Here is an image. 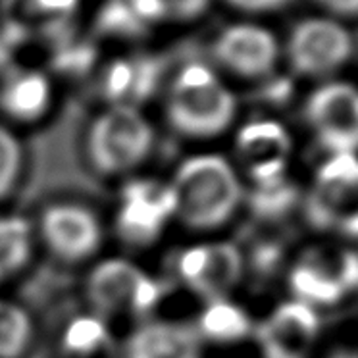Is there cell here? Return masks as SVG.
I'll return each mask as SVG.
<instances>
[{
    "mask_svg": "<svg viewBox=\"0 0 358 358\" xmlns=\"http://www.w3.org/2000/svg\"><path fill=\"white\" fill-rule=\"evenodd\" d=\"M168 183L176 203V220L195 231L226 226L245 196L234 164L212 152L189 156Z\"/></svg>",
    "mask_w": 358,
    "mask_h": 358,
    "instance_id": "6da1fadb",
    "label": "cell"
},
{
    "mask_svg": "<svg viewBox=\"0 0 358 358\" xmlns=\"http://www.w3.org/2000/svg\"><path fill=\"white\" fill-rule=\"evenodd\" d=\"M237 116V96L218 71L189 62L171 79L166 117L173 131L191 139H212L227 131Z\"/></svg>",
    "mask_w": 358,
    "mask_h": 358,
    "instance_id": "7a4b0ae2",
    "label": "cell"
},
{
    "mask_svg": "<svg viewBox=\"0 0 358 358\" xmlns=\"http://www.w3.org/2000/svg\"><path fill=\"white\" fill-rule=\"evenodd\" d=\"M155 147V129L139 108L110 106L87 131V158L102 176H124L147 160Z\"/></svg>",
    "mask_w": 358,
    "mask_h": 358,
    "instance_id": "3957f363",
    "label": "cell"
},
{
    "mask_svg": "<svg viewBox=\"0 0 358 358\" xmlns=\"http://www.w3.org/2000/svg\"><path fill=\"white\" fill-rule=\"evenodd\" d=\"M158 281L125 258L101 260L85 280V299L91 314L102 320L145 316L160 303Z\"/></svg>",
    "mask_w": 358,
    "mask_h": 358,
    "instance_id": "277c9868",
    "label": "cell"
},
{
    "mask_svg": "<svg viewBox=\"0 0 358 358\" xmlns=\"http://www.w3.org/2000/svg\"><path fill=\"white\" fill-rule=\"evenodd\" d=\"M306 216L320 229L358 237V158L334 155L316 173Z\"/></svg>",
    "mask_w": 358,
    "mask_h": 358,
    "instance_id": "5b68a950",
    "label": "cell"
},
{
    "mask_svg": "<svg viewBox=\"0 0 358 358\" xmlns=\"http://www.w3.org/2000/svg\"><path fill=\"white\" fill-rule=\"evenodd\" d=\"M173 220L176 203L168 181L135 178L122 187L114 226L117 237L125 245H155Z\"/></svg>",
    "mask_w": 358,
    "mask_h": 358,
    "instance_id": "8992f818",
    "label": "cell"
},
{
    "mask_svg": "<svg viewBox=\"0 0 358 358\" xmlns=\"http://www.w3.org/2000/svg\"><path fill=\"white\" fill-rule=\"evenodd\" d=\"M178 278L204 303L229 299L245 272L241 249L229 241L196 243L178 258Z\"/></svg>",
    "mask_w": 358,
    "mask_h": 358,
    "instance_id": "52a82bcc",
    "label": "cell"
},
{
    "mask_svg": "<svg viewBox=\"0 0 358 358\" xmlns=\"http://www.w3.org/2000/svg\"><path fill=\"white\" fill-rule=\"evenodd\" d=\"M350 52L349 31L329 17H306L293 27L287 39L291 68L308 78L334 73L349 62Z\"/></svg>",
    "mask_w": 358,
    "mask_h": 358,
    "instance_id": "ba28073f",
    "label": "cell"
},
{
    "mask_svg": "<svg viewBox=\"0 0 358 358\" xmlns=\"http://www.w3.org/2000/svg\"><path fill=\"white\" fill-rule=\"evenodd\" d=\"M291 287L306 304H334L358 285V255L339 247L310 250L291 272Z\"/></svg>",
    "mask_w": 358,
    "mask_h": 358,
    "instance_id": "9c48e42d",
    "label": "cell"
},
{
    "mask_svg": "<svg viewBox=\"0 0 358 358\" xmlns=\"http://www.w3.org/2000/svg\"><path fill=\"white\" fill-rule=\"evenodd\" d=\"M306 120L320 143L334 155L358 150V89L334 81L322 85L306 101Z\"/></svg>",
    "mask_w": 358,
    "mask_h": 358,
    "instance_id": "30bf717a",
    "label": "cell"
},
{
    "mask_svg": "<svg viewBox=\"0 0 358 358\" xmlns=\"http://www.w3.org/2000/svg\"><path fill=\"white\" fill-rule=\"evenodd\" d=\"M39 235L60 260L83 262L99 252L104 231L91 208L78 203H55L41 214Z\"/></svg>",
    "mask_w": 358,
    "mask_h": 358,
    "instance_id": "8fae6325",
    "label": "cell"
},
{
    "mask_svg": "<svg viewBox=\"0 0 358 358\" xmlns=\"http://www.w3.org/2000/svg\"><path fill=\"white\" fill-rule=\"evenodd\" d=\"M291 152V135L275 120H252L235 135L237 160L260 187L283 181Z\"/></svg>",
    "mask_w": 358,
    "mask_h": 358,
    "instance_id": "7c38bea8",
    "label": "cell"
},
{
    "mask_svg": "<svg viewBox=\"0 0 358 358\" xmlns=\"http://www.w3.org/2000/svg\"><path fill=\"white\" fill-rule=\"evenodd\" d=\"M212 52L216 62L229 73L255 79L272 73L280 60L281 47L278 37L264 25L241 22L227 25L220 33Z\"/></svg>",
    "mask_w": 358,
    "mask_h": 358,
    "instance_id": "4fadbf2b",
    "label": "cell"
},
{
    "mask_svg": "<svg viewBox=\"0 0 358 358\" xmlns=\"http://www.w3.org/2000/svg\"><path fill=\"white\" fill-rule=\"evenodd\" d=\"M320 322L310 304L289 301L275 306L258 326L255 337L264 358H308Z\"/></svg>",
    "mask_w": 358,
    "mask_h": 358,
    "instance_id": "5bb4252c",
    "label": "cell"
},
{
    "mask_svg": "<svg viewBox=\"0 0 358 358\" xmlns=\"http://www.w3.org/2000/svg\"><path fill=\"white\" fill-rule=\"evenodd\" d=\"M125 358H203V339L183 322H145L129 337Z\"/></svg>",
    "mask_w": 358,
    "mask_h": 358,
    "instance_id": "9a60e30c",
    "label": "cell"
},
{
    "mask_svg": "<svg viewBox=\"0 0 358 358\" xmlns=\"http://www.w3.org/2000/svg\"><path fill=\"white\" fill-rule=\"evenodd\" d=\"M52 83L39 70L10 73L0 85V110L17 124H37L52 108Z\"/></svg>",
    "mask_w": 358,
    "mask_h": 358,
    "instance_id": "2e32d148",
    "label": "cell"
},
{
    "mask_svg": "<svg viewBox=\"0 0 358 358\" xmlns=\"http://www.w3.org/2000/svg\"><path fill=\"white\" fill-rule=\"evenodd\" d=\"M195 329L201 339L214 345H237L255 334V324L241 304L220 299L204 304Z\"/></svg>",
    "mask_w": 358,
    "mask_h": 358,
    "instance_id": "e0dca14e",
    "label": "cell"
},
{
    "mask_svg": "<svg viewBox=\"0 0 358 358\" xmlns=\"http://www.w3.org/2000/svg\"><path fill=\"white\" fill-rule=\"evenodd\" d=\"M35 247L33 226L22 216H0V280L22 272Z\"/></svg>",
    "mask_w": 358,
    "mask_h": 358,
    "instance_id": "ac0fdd59",
    "label": "cell"
},
{
    "mask_svg": "<svg viewBox=\"0 0 358 358\" xmlns=\"http://www.w3.org/2000/svg\"><path fill=\"white\" fill-rule=\"evenodd\" d=\"M110 329L106 320L94 314L78 316L66 326L62 335V349L68 357L93 358L110 347Z\"/></svg>",
    "mask_w": 358,
    "mask_h": 358,
    "instance_id": "d6986e66",
    "label": "cell"
},
{
    "mask_svg": "<svg viewBox=\"0 0 358 358\" xmlns=\"http://www.w3.org/2000/svg\"><path fill=\"white\" fill-rule=\"evenodd\" d=\"M33 339V320L25 308L0 299V358H22Z\"/></svg>",
    "mask_w": 358,
    "mask_h": 358,
    "instance_id": "ffe728a7",
    "label": "cell"
},
{
    "mask_svg": "<svg viewBox=\"0 0 358 358\" xmlns=\"http://www.w3.org/2000/svg\"><path fill=\"white\" fill-rule=\"evenodd\" d=\"M24 145L10 127L0 124V201L8 199L24 173Z\"/></svg>",
    "mask_w": 358,
    "mask_h": 358,
    "instance_id": "44dd1931",
    "label": "cell"
},
{
    "mask_svg": "<svg viewBox=\"0 0 358 358\" xmlns=\"http://www.w3.org/2000/svg\"><path fill=\"white\" fill-rule=\"evenodd\" d=\"M158 24H191L208 14L214 0H148Z\"/></svg>",
    "mask_w": 358,
    "mask_h": 358,
    "instance_id": "7402d4cb",
    "label": "cell"
},
{
    "mask_svg": "<svg viewBox=\"0 0 358 358\" xmlns=\"http://www.w3.org/2000/svg\"><path fill=\"white\" fill-rule=\"evenodd\" d=\"M231 8L247 14H266L287 6L291 0H226Z\"/></svg>",
    "mask_w": 358,
    "mask_h": 358,
    "instance_id": "603a6c76",
    "label": "cell"
},
{
    "mask_svg": "<svg viewBox=\"0 0 358 358\" xmlns=\"http://www.w3.org/2000/svg\"><path fill=\"white\" fill-rule=\"evenodd\" d=\"M29 2H31L33 10H37V14L48 17H66L76 10L79 0H29Z\"/></svg>",
    "mask_w": 358,
    "mask_h": 358,
    "instance_id": "cb8c5ba5",
    "label": "cell"
},
{
    "mask_svg": "<svg viewBox=\"0 0 358 358\" xmlns=\"http://www.w3.org/2000/svg\"><path fill=\"white\" fill-rule=\"evenodd\" d=\"M320 6L337 16H357L358 0H318Z\"/></svg>",
    "mask_w": 358,
    "mask_h": 358,
    "instance_id": "d4e9b609",
    "label": "cell"
},
{
    "mask_svg": "<svg viewBox=\"0 0 358 358\" xmlns=\"http://www.w3.org/2000/svg\"><path fill=\"white\" fill-rule=\"evenodd\" d=\"M331 358H358V355H355V352H347V350H341V352H337V355H334Z\"/></svg>",
    "mask_w": 358,
    "mask_h": 358,
    "instance_id": "484cf974",
    "label": "cell"
}]
</instances>
